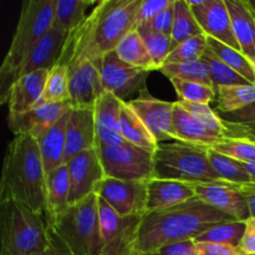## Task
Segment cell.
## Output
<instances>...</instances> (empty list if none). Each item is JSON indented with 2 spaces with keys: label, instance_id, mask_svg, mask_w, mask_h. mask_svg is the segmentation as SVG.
Wrapping results in <instances>:
<instances>
[{
  "label": "cell",
  "instance_id": "1",
  "mask_svg": "<svg viewBox=\"0 0 255 255\" xmlns=\"http://www.w3.org/2000/svg\"><path fill=\"white\" fill-rule=\"evenodd\" d=\"M142 0H100L85 21L67 36L57 64L87 59L101 67V60L115 51L120 40L136 29Z\"/></svg>",
  "mask_w": 255,
  "mask_h": 255
},
{
  "label": "cell",
  "instance_id": "2",
  "mask_svg": "<svg viewBox=\"0 0 255 255\" xmlns=\"http://www.w3.org/2000/svg\"><path fill=\"white\" fill-rule=\"evenodd\" d=\"M233 221L236 219L198 197L168 208L147 212L139 222L134 253L147 255L166 244L194 241L212 227Z\"/></svg>",
  "mask_w": 255,
  "mask_h": 255
},
{
  "label": "cell",
  "instance_id": "3",
  "mask_svg": "<svg viewBox=\"0 0 255 255\" xmlns=\"http://www.w3.org/2000/svg\"><path fill=\"white\" fill-rule=\"evenodd\" d=\"M14 201L46 218V173L39 144L29 134L14 136L5 151L0 202Z\"/></svg>",
  "mask_w": 255,
  "mask_h": 255
},
{
  "label": "cell",
  "instance_id": "4",
  "mask_svg": "<svg viewBox=\"0 0 255 255\" xmlns=\"http://www.w3.org/2000/svg\"><path fill=\"white\" fill-rule=\"evenodd\" d=\"M50 246L65 255H101L99 198L95 193L71 204L47 223Z\"/></svg>",
  "mask_w": 255,
  "mask_h": 255
},
{
  "label": "cell",
  "instance_id": "5",
  "mask_svg": "<svg viewBox=\"0 0 255 255\" xmlns=\"http://www.w3.org/2000/svg\"><path fill=\"white\" fill-rule=\"evenodd\" d=\"M56 0H25L11 44L0 66V101L4 100L21 62L52 27Z\"/></svg>",
  "mask_w": 255,
  "mask_h": 255
},
{
  "label": "cell",
  "instance_id": "6",
  "mask_svg": "<svg viewBox=\"0 0 255 255\" xmlns=\"http://www.w3.org/2000/svg\"><path fill=\"white\" fill-rule=\"evenodd\" d=\"M0 255H32L50 247L46 218L14 201L0 202Z\"/></svg>",
  "mask_w": 255,
  "mask_h": 255
},
{
  "label": "cell",
  "instance_id": "7",
  "mask_svg": "<svg viewBox=\"0 0 255 255\" xmlns=\"http://www.w3.org/2000/svg\"><path fill=\"white\" fill-rule=\"evenodd\" d=\"M154 177L186 183L222 181L212 167L208 149L184 142L158 143L153 154Z\"/></svg>",
  "mask_w": 255,
  "mask_h": 255
},
{
  "label": "cell",
  "instance_id": "8",
  "mask_svg": "<svg viewBox=\"0 0 255 255\" xmlns=\"http://www.w3.org/2000/svg\"><path fill=\"white\" fill-rule=\"evenodd\" d=\"M105 176L126 181H148L154 177L153 152L128 142L96 144Z\"/></svg>",
  "mask_w": 255,
  "mask_h": 255
},
{
  "label": "cell",
  "instance_id": "9",
  "mask_svg": "<svg viewBox=\"0 0 255 255\" xmlns=\"http://www.w3.org/2000/svg\"><path fill=\"white\" fill-rule=\"evenodd\" d=\"M99 217L101 255H136L137 231L142 217H120L101 198H99Z\"/></svg>",
  "mask_w": 255,
  "mask_h": 255
},
{
  "label": "cell",
  "instance_id": "10",
  "mask_svg": "<svg viewBox=\"0 0 255 255\" xmlns=\"http://www.w3.org/2000/svg\"><path fill=\"white\" fill-rule=\"evenodd\" d=\"M148 181L105 177L95 188V194L104 199L120 217H142L147 213Z\"/></svg>",
  "mask_w": 255,
  "mask_h": 255
},
{
  "label": "cell",
  "instance_id": "11",
  "mask_svg": "<svg viewBox=\"0 0 255 255\" xmlns=\"http://www.w3.org/2000/svg\"><path fill=\"white\" fill-rule=\"evenodd\" d=\"M100 74L105 91L111 92L122 101H127V97L136 92L141 94L147 90L146 80L149 71L126 64L115 51L102 57Z\"/></svg>",
  "mask_w": 255,
  "mask_h": 255
},
{
  "label": "cell",
  "instance_id": "12",
  "mask_svg": "<svg viewBox=\"0 0 255 255\" xmlns=\"http://www.w3.org/2000/svg\"><path fill=\"white\" fill-rule=\"evenodd\" d=\"M127 102L158 143H163L168 139L178 142L173 125L174 102L156 99L147 90Z\"/></svg>",
  "mask_w": 255,
  "mask_h": 255
},
{
  "label": "cell",
  "instance_id": "13",
  "mask_svg": "<svg viewBox=\"0 0 255 255\" xmlns=\"http://www.w3.org/2000/svg\"><path fill=\"white\" fill-rule=\"evenodd\" d=\"M187 2L207 36L241 50L234 36L226 0H187Z\"/></svg>",
  "mask_w": 255,
  "mask_h": 255
},
{
  "label": "cell",
  "instance_id": "14",
  "mask_svg": "<svg viewBox=\"0 0 255 255\" xmlns=\"http://www.w3.org/2000/svg\"><path fill=\"white\" fill-rule=\"evenodd\" d=\"M65 164L70 177V204L95 193L97 184L106 177L97 148L80 152Z\"/></svg>",
  "mask_w": 255,
  "mask_h": 255
},
{
  "label": "cell",
  "instance_id": "15",
  "mask_svg": "<svg viewBox=\"0 0 255 255\" xmlns=\"http://www.w3.org/2000/svg\"><path fill=\"white\" fill-rule=\"evenodd\" d=\"M67 67L72 107H95L105 92L99 67L87 59L74 60L67 64Z\"/></svg>",
  "mask_w": 255,
  "mask_h": 255
},
{
  "label": "cell",
  "instance_id": "16",
  "mask_svg": "<svg viewBox=\"0 0 255 255\" xmlns=\"http://www.w3.org/2000/svg\"><path fill=\"white\" fill-rule=\"evenodd\" d=\"M197 197L218 211L228 214L239 222L251 218L247 198L233 188L229 182L219 181L212 183H192Z\"/></svg>",
  "mask_w": 255,
  "mask_h": 255
},
{
  "label": "cell",
  "instance_id": "17",
  "mask_svg": "<svg viewBox=\"0 0 255 255\" xmlns=\"http://www.w3.org/2000/svg\"><path fill=\"white\" fill-rule=\"evenodd\" d=\"M47 70L24 75L12 82L1 105H7V119L21 116L40 104L46 84Z\"/></svg>",
  "mask_w": 255,
  "mask_h": 255
},
{
  "label": "cell",
  "instance_id": "18",
  "mask_svg": "<svg viewBox=\"0 0 255 255\" xmlns=\"http://www.w3.org/2000/svg\"><path fill=\"white\" fill-rule=\"evenodd\" d=\"M71 102L64 104H42L34 107L21 116L7 119V126L14 136L29 134L35 139L49 131L64 115L71 111Z\"/></svg>",
  "mask_w": 255,
  "mask_h": 255
},
{
  "label": "cell",
  "instance_id": "19",
  "mask_svg": "<svg viewBox=\"0 0 255 255\" xmlns=\"http://www.w3.org/2000/svg\"><path fill=\"white\" fill-rule=\"evenodd\" d=\"M94 107H72L66 128V148L64 163L87 149L96 148Z\"/></svg>",
  "mask_w": 255,
  "mask_h": 255
},
{
  "label": "cell",
  "instance_id": "20",
  "mask_svg": "<svg viewBox=\"0 0 255 255\" xmlns=\"http://www.w3.org/2000/svg\"><path fill=\"white\" fill-rule=\"evenodd\" d=\"M67 36L69 35L60 31L59 29L51 27L35 44L31 51L27 54L24 61L21 62V65H20V67L17 69L16 74L14 76V81L19 79V77L24 76V75L40 71V70L50 71L59 62Z\"/></svg>",
  "mask_w": 255,
  "mask_h": 255
},
{
  "label": "cell",
  "instance_id": "21",
  "mask_svg": "<svg viewBox=\"0 0 255 255\" xmlns=\"http://www.w3.org/2000/svg\"><path fill=\"white\" fill-rule=\"evenodd\" d=\"M121 105L122 100L106 91L96 101L94 111L97 143L121 144L125 142L120 127Z\"/></svg>",
  "mask_w": 255,
  "mask_h": 255
},
{
  "label": "cell",
  "instance_id": "22",
  "mask_svg": "<svg viewBox=\"0 0 255 255\" xmlns=\"http://www.w3.org/2000/svg\"><path fill=\"white\" fill-rule=\"evenodd\" d=\"M241 51L255 67V11L249 0H226Z\"/></svg>",
  "mask_w": 255,
  "mask_h": 255
},
{
  "label": "cell",
  "instance_id": "23",
  "mask_svg": "<svg viewBox=\"0 0 255 255\" xmlns=\"http://www.w3.org/2000/svg\"><path fill=\"white\" fill-rule=\"evenodd\" d=\"M196 197L191 183L153 177L147 184V212L177 206Z\"/></svg>",
  "mask_w": 255,
  "mask_h": 255
},
{
  "label": "cell",
  "instance_id": "24",
  "mask_svg": "<svg viewBox=\"0 0 255 255\" xmlns=\"http://www.w3.org/2000/svg\"><path fill=\"white\" fill-rule=\"evenodd\" d=\"M173 125L178 142L193 146L209 148L222 139L227 138L202 124L198 119L184 110L178 101L174 102Z\"/></svg>",
  "mask_w": 255,
  "mask_h": 255
},
{
  "label": "cell",
  "instance_id": "25",
  "mask_svg": "<svg viewBox=\"0 0 255 255\" xmlns=\"http://www.w3.org/2000/svg\"><path fill=\"white\" fill-rule=\"evenodd\" d=\"M70 112L71 111L64 115L49 131L45 132L40 138L36 139L46 177L52 171L65 164L64 159L65 148H66V128Z\"/></svg>",
  "mask_w": 255,
  "mask_h": 255
},
{
  "label": "cell",
  "instance_id": "26",
  "mask_svg": "<svg viewBox=\"0 0 255 255\" xmlns=\"http://www.w3.org/2000/svg\"><path fill=\"white\" fill-rule=\"evenodd\" d=\"M70 204V177L66 164L46 177V222L54 221L66 211Z\"/></svg>",
  "mask_w": 255,
  "mask_h": 255
},
{
  "label": "cell",
  "instance_id": "27",
  "mask_svg": "<svg viewBox=\"0 0 255 255\" xmlns=\"http://www.w3.org/2000/svg\"><path fill=\"white\" fill-rule=\"evenodd\" d=\"M120 127H121V133L125 142H128L133 146L154 153L157 146H158V142L154 139L146 125L142 122L138 115L133 111V109L126 101H122L121 105Z\"/></svg>",
  "mask_w": 255,
  "mask_h": 255
},
{
  "label": "cell",
  "instance_id": "28",
  "mask_svg": "<svg viewBox=\"0 0 255 255\" xmlns=\"http://www.w3.org/2000/svg\"><path fill=\"white\" fill-rule=\"evenodd\" d=\"M117 56L131 66L139 67V69L147 70V71H156L153 60L149 55L148 49L142 39L141 34L133 29L132 31L127 32L115 49Z\"/></svg>",
  "mask_w": 255,
  "mask_h": 255
},
{
  "label": "cell",
  "instance_id": "29",
  "mask_svg": "<svg viewBox=\"0 0 255 255\" xmlns=\"http://www.w3.org/2000/svg\"><path fill=\"white\" fill-rule=\"evenodd\" d=\"M92 4V0H56L52 27L70 35L74 32L87 17L86 10Z\"/></svg>",
  "mask_w": 255,
  "mask_h": 255
},
{
  "label": "cell",
  "instance_id": "30",
  "mask_svg": "<svg viewBox=\"0 0 255 255\" xmlns=\"http://www.w3.org/2000/svg\"><path fill=\"white\" fill-rule=\"evenodd\" d=\"M218 115L226 128L227 137L247 139L255 143V102L238 111Z\"/></svg>",
  "mask_w": 255,
  "mask_h": 255
},
{
  "label": "cell",
  "instance_id": "31",
  "mask_svg": "<svg viewBox=\"0 0 255 255\" xmlns=\"http://www.w3.org/2000/svg\"><path fill=\"white\" fill-rule=\"evenodd\" d=\"M218 114H229L255 102V85H231L216 89Z\"/></svg>",
  "mask_w": 255,
  "mask_h": 255
},
{
  "label": "cell",
  "instance_id": "32",
  "mask_svg": "<svg viewBox=\"0 0 255 255\" xmlns=\"http://www.w3.org/2000/svg\"><path fill=\"white\" fill-rule=\"evenodd\" d=\"M202 34H204L203 30L187 0H174V19L171 35L173 46L177 47L186 40Z\"/></svg>",
  "mask_w": 255,
  "mask_h": 255
},
{
  "label": "cell",
  "instance_id": "33",
  "mask_svg": "<svg viewBox=\"0 0 255 255\" xmlns=\"http://www.w3.org/2000/svg\"><path fill=\"white\" fill-rule=\"evenodd\" d=\"M69 67L65 64H57L47 74L44 94L40 104H64L70 102ZM37 105V106H39Z\"/></svg>",
  "mask_w": 255,
  "mask_h": 255
},
{
  "label": "cell",
  "instance_id": "34",
  "mask_svg": "<svg viewBox=\"0 0 255 255\" xmlns=\"http://www.w3.org/2000/svg\"><path fill=\"white\" fill-rule=\"evenodd\" d=\"M208 47L214 55H217L223 62H226L232 70L243 76L249 84L255 85L254 65L247 59V56L241 50L233 49V47L216 39H212V37H208Z\"/></svg>",
  "mask_w": 255,
  "mask_h": 255
},
{
  "label": "cell",
  "instance_id": "35",
  "mask_svg": "<svg viewBox=\"0 0 255 255\" xmlns=\"http://www.w3.org/2000/svg\"><path fill=\"white\" fill-rule=\"evenodd\" d=\"M159 72H162L169 80L178 79L183 81L199 82L213 87L208 65L203 59L191 62H181V64H164L159 69Z\"/></svg>",
  "mask_w": 255,
  "mask_h": 255
},
{
  "label": "cell",
  "instance_id": "36",
  "mask_svg": "<svg viewBox=\"0 0 255 255\" xmlns=\"http://www.w3.org/2000/svg\"><path fill=\"white\" fill-rule=\"evenodd\" d=\"M207 149H208L209 162L222 181L234 184L252 183L251 177H249L243 162L229 158V157L223 156L211 148Z\"/></svg>",
  "mask_w": 255,
  "mask_h": 255
},
{
  "label": "cell",
  "instance_id": "37",
  "mask_svg": "<svg viewBox=\"0 0 255 255\" xmlns=\"http://www.w3.org/2000/svg\"><path fill=\"white\" fill-rule=\"evenodd\" d=\"M136 29L141 34L142 39H143L144 44H146L147 49H148L149 55H151L152 60H153L154 67H156V71H159V69L166 62L168 55L174 49L172 37L168 36V35L154 31L146 22L137 25Z\"/></svg>",
  "mask_w": 255,
  "mask_h": 255
},
{
  "label": "cell",
  "instance_id": "38",
  "mask_svg": "<svg viewBox=\"0 0 255 255\" xmlns=\"http://www.w3.org/2000/svg\"><path fill=\"white\" fill-rule=\"evenodd\" d=\"M244 231H246V222H227V223H222L209 228L208 231L202 233L198 238L194 239V242L197 243L229 244V246L238 247Z\"/></svg>",
  "mask_w": 255,
  "mask_h": 255
},
{
  "label": "cell",
  "instance_id": "39",
  "mask_svg": "<svg viewBox=\"0 0 255 255\" xmlns=\"http://www.w3.org/2000/svg\"><path fill=\"white\" fill-rule=\"evenodd\" d=\"M202 59L208 65L209 72H211L212 81H213L214 90L219 86H231V85H248L249 82L243 76L232 70L226 62L222 61L217 55L207 49Z\"/></svg>",
  "mask_w": 255,
  "mask_h": 255
},
{
  "label": "cell",
  "instance_id": "40",
  "mask_svg": "<svg viewBox=\"0 0 255 255\" xmlns=\"http://www.w3.org/2000/svg\"><path fill=\"white\" fill-rule=\"evenodd\" d=\"M176 94L178 96V101L192 102V104H206L216 101V90L208 85L199 84L193 81H183V80L173 79L171 80Z\"/></svg>",
  "mask_w": 255,
  "mask_h": 255
},
{
  "label": "cell",
  "instance_id": "41",
  "mask_svg": "<svg viewBox=\"0 0 255 255\" xmlns=\"http://www.w3.org/2000/svg\"><path fill=\"white\" fill-rule=\"evenodd\" d=\"M208 49V36L206 34L191 37L172 50L164 64H181L201 60Z\"/></svg>",
  "mask_w": 255,
  "mask_h": 255
},
{
  "label": "cell",
  "instance_id": "42",
  "mask_svg": "<svg viewBox=\"0 0 255 255\" xmlns=\"http://www.w3.org/2000/svg\"><path fill=\"white\" fill-rule=\"evenodd\" d=\"M209 148L243 163L255 162V143L247 139L227 137Z\"/></svg>",
  "mask_w": 255,
  "mask_h": 255
},
{
  "label": "cell",
  "instance_id": "43",
  "mask_svg": "<svg viewBox=\"0 0 255 255\" xmlns=\"http://www.w3.org/2000/svg\"><path fill=\"white\" fill-rule=\"evenodd\" d=\"M178 102L184 110H187L189 114L193 115L196 119H198L199 121H201L203 125H206L208 128H211L212 131L217 132V133L222 134V136L227 137L226 128H224L221 117H219V115L217 114V111H214L209 105L192 104V102H182V101H178Z\"/></svg>",
  "mask_w": 255,
  "mask_h": 255
},
{
  "label": "cell",
  "instance_id": "44",
  "mask_svg": "<svg viewBox=\"0 0 255 255\" xmlns=\"http://www.w3.org/2000/svg\"><path fill=\"white\" fill-rule=\"evenodd\" d=\"M172 2L173 0H142L137 14V25L152 21Z\"/></svg>",
  "mask_w": 255,
  "mask_h": 255
},
{
  "label": "cell",
  "instance_id": "45",
  "mask_svg": "<svg viewBox=\"0 0 255 255\" xmlns=\"http://www.w3.org/2000/svg\"><path fill=\"white\" fill-rule=\"evenodd\" d=\"M147 255H199L193 239L166 244Z\"/></svg>",
  "mask_w": 255,
  "mask_h": 255
},
{
  "label": "cell",
  "instance_id": "46",
  "mask_svg": "<svg viewBox=\"0 0 255 255\" xmlns=\"http://www.w3.org/2000/svg\"><path fill=\"white\" fill-rule=\"evenodd\" d=\"M173 19H174V0L168 7L163 10L161 14L157 15L152 21L146 22L148 24V26L152 30L157 32H161V34L172 35V29H173Z\"/></svg>",
  "mask_w": 255,
  "mask_h": 255
},
{
  "label": "cell",
  "instance_id": "47",
  "mask_svg": "<svg viewBox=\"0 0 255 255\" xmlns=\"http://www.w3.org/2000/svg\"><path fill=\"white\" fill-rule=\"evenodd\" d=\"M197 252L199 255H244L238 247L219 243H197Z\"/></svg>",
  "mask_w": 255,
  "mask_h": 255
},
{
  "label": "cell",
  "instance_id": "48",
  "mask_svg": "<svg viewBox=\"0 0 255 255\" xmlns=\"http://www.w3.org/2000/svg\"><path fill=\"white\" fill-rule=\"evenodd\" d=\"M238 248L244 255L255 254V218L253 217L246 222V231Z\"/></svg>",
  "mask_w": 255,
  "mask_h": 255
},
{
  "label": "cell",
  "instance_id": "49",
  "mask_svg": "<svg viewBox=\"0 0 255 255\" xmlns=\"http://www.w3.org/2000/svg\"><path fill=\"white\" fill-rule=\"evenodd\" d=\"M236 191L243 194L248 202L249 211H251V217L255 218V184L254 183H247V184H234L231 183Z\"/></svg>",
  "mask_w": 255,
  "mask_h": 255
},
{
  "label": "cell",
  "instance_id": "50",
  "mask_svg": "<svg viewBox=\"0 0 255 255\" xmlns=\"http://www.w3.org/2000/svg\"><path fill=\"white\" fill-rule=\"evenodd\" d=\"M247 172H248L249 177H251V182L255 184V162H251V163H244Z\"/></svg>",
  "mask_w": 255,
  "mask_h": 255
},
{
  "label": "cell",
  "instance_id": "51",
  "mask_svg": "<svg viewBox=\"0 0 255 255\" xmlns=\"http://www.w3.org/2000/svg\"><path fill=\"white\" fill-rule=\"evenodd\" d=\"M32 255H65V254H62V253H60L59 251H56V249L55 248H52L51 246L49 247V248L46 249V251H44V252H41V253H36V254H32Z\"/></svg>",
  "mask_w": 255,
  "mask_h": 255
},
{
  "label": "cell",
  "instance_id": "52",
  "mask_svg": "<svg viewBox=\"0 0 255 255\" xmlns=\"http://www.w3.org/2000/svg\"><path fill=\"white\" fill-rule=\"evenodd\" d=\"M249 1H251L252 6H253V9H254V11H255V0H249Z\"/></svg>",
  "mask_w": 255,
  "mask_h": 255
},
{
  "label": "cell",
  "instance_id": "53",
  "mask_svg": "<svg viewBox=\"0 0 255 255\" xmlns=\"http://www.w3.org/2000/svg\"><path fill=\"white\" fill-rule=\"evenodd\" d=\"M252 255H255V254H252Z\"/></svg>",
  "mask_w": 255,
  "mask_h": 255
}]
</instances>
